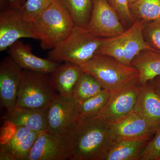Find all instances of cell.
<instances>
[{
	"instance_id": "cell-22",
	"label": "cell",
	"mask_w": 160,
	"mask_h": 160,
	"mask_svg": "<svg viewBox=\"0 0 160 160\" xmlns=\"http://www.w3.org/2000/svg\"><path fill=\"white\" fill-rule=\"evenodd\" d=\"M68 11L76 26L86 28L92 9V0H58Z\"/></svg>"
},
{
	"instance_id": "cell-1",
	"label": "cell",
	"mask_w": 160,
	"mask_h": 160,
	"mask_svg": "<svg viewBox=\"0 0 160 160\" xmlns=\"http://www.w3.org/2000/svg\"><path fill=\"white\" fill-rule=\"evenodd\" d=\"M66 137L70 160H105L114 145L108 123L98 116L77 119Z\"/></svg>"
},
{
	"instance_id": "cell-12",
	"label": "cell",
	"mask_w": 160,
	"mask_h": 160,
	"mask_svg": "<svg viewBox=\"0 0 160 160\" xmlns=\"http://www.w3.org/2000/svg\"><path fill=\"white\" fill-rule=\"evenodd\" d=\"M24 69L10 56L4 58L0 64V99L7 111L16 105L18 92Z\"/></svg>"
},
{
	"instance_id": "cell-5",
	"label": "cell",
	"mask_w": 160,
	"mask_h": 160,
	"mask_svg": "<svg viewBox=\"0 0 160 160\" xmlns=\"http://www.w3.org/2000/svg\"><path fill=\"white\" fill-rule=\"evenodd\" d=\"M144 24V21L136 19L122 34L114 37L103 38L97 54L111 57L124 65L131 66L132 61L142 50L157 51L145 39Z\"/></svg>"
},
{
	"instance_id": "cell-8",
	"label": "cell",
	"mask_w": 160,
	"mask_h": 160,
	"mask_svg": "<svg viewBox=\"0 0 160 160\" xmlns=\"http://www.w3.org/2000/svg\"><path fill=\"white\" fill-rule=\"evenodd\" d=\"M86 29L102 38L114 37L126 30L108 0H92L91 16Z\"/></svg>"
},
{
	"instance_id": "cell-19",
	"label": "cell",
	"mask_w": 160,
	"mask_h": 160,
	"mask_svg": "<svg viewBox=\"0 0 160 160\" xmlns=\"http://www.w3.org/2000/svg\"><path fill=\"white\" fill-rule=\"evenodd\" d=\"M131 66L138 72L139 82L144 86L160 76V52L143 50L132 61Z\"/></svg>"
},
{
	"instance_id": "cell-24",
	"label": "cell",
	"mask_w": 160,
	"mask_h": 160,
	"mask_svg": "<svg viewBox=\"0 0 160 160\" xmlns=\"http://www.w3.org/2000/svg\"><path fill=\"white\" fill-rule=\"evenodd\" d=\"M130 10L135 20L146 22L160 19V0H137L130 4Z\"/></svg>"
},
{
	"instance_id": "cell-18",
	"label": "cell",
	"mask_w": 160,
	"mask_h": 160,
	"mask_svg": "<svg viewBox=\"0 0 160 160\" xmlns=\"http://www.w3.org/2000/svg\"><path fill=\"white\" fill-rule=\"evenodd\" d=\"M83 72L79 65L65 62L50 73L49 78L56 91L63 97L71 99L75 85Z\"/></svg>"
},
{
	"instance_id": "cell-9",
	"label": "cell",
	"mask_w": 160,
	"mask_h": 160,
	"mask_svg": "<svg viewBox=\"0 0 160 160\" xmlns=\"http://www.w3.org/2000/svg\"><path fill=\"white\" fill-rule=\"evenodd\" d=\"M143 86L138 78L111 92L107 103L98 116L109 123L133 111Z\"/></svg>"
},
{
	"instance_id": "cell-2",
	"label": "cell",
	"mask_w": 160,
	"mask_h": 160,
	"mask_svg": "<svg viewBox=\"0 0 160 160\" xmlns=\"http://www.w3.org/2000/svg\"><path fill=\"white\" fill-rule=\"evenodd\" d=\"M32 23L41 47L49 50L64 41L76 26L69 12L58 0H54Z\"/></svg>"
},
{
	"instance_id": "cell-3",
	"label": "cell",
	"mask_w": 160,
	"mask_h": 160,
	"mask_svg": "<svg viewBox=\"0 0 160 160\" xmlns=\"http://www.w3.org/2000/svg\"><path fill=\"white\" fill-rule=\"evenodd\" d=\"M83 71L93 77L103 89L116 91L138 78L139 72L131 66H126L114 58L96 54L80 66Z\"/></svg>"
},
{
	"instance_id": "cell-30",
	"label": "cell",
	"mask_w": 160,
	"mask_h": 160,
	"mask_svg": "<svg viewBox=\"0 0 160 160\" xmlns=\"http://www.w3.org/2000/svg\"><path fill=\"white\" fill-rule=\"evenodd\" d=\"M150 82L154 87L156 91L160 96V76L155 78L153 80L150 81Z\"/></svg>"
},
{
	"instance_id": "cell-25",
	"label": "cell",
	"mask_w": 160,
	"mask_h": 160,
	"mask_svg": "<svg viewBox=\"0 0 160 160\" xmlns=\"http://www.w3.org/2000/svg\"><path fill=\"white\" fill-rule=\"evenodd\" d=\"M54 0H26L21 8L24 18L32 22Z\"/></svg>"
},
{
	"instance_id": "cell-29",
	"label": "cell",
	"mask_w": 160,
	"mask_h": 160,
	"mask_svg": "<svg viewBox=\"0 0 160 160\" xmlns=\"http://www.w3.org/2000/svg\"><path fill=\"white\" fill-rule=\"evenodd\" d=\"M26 0H1L2 4H7L12 7L21 8L26 2Z\"/></svg>"
},
{
	"instance_id": "cell-16",
	"label": "cell",
	"mask_w": 160,
	"mask_h": 160,
	"mask_svg": "<svg viewBox=\"0 0 160 160\" xmlns=\"http://www.w3.org/2000/svg\"><path fill=\"white\" fill-rule=\"evenodd\" d=\"M42 132L34 131L24 126H15L14 132L1 148L6 150L15 160H27L35 142Z\"/></svg>"
},
{
	"instance_id": "cell-15",
	"label": "cell",
	"mask_w": 160,
	"mask_h": 160,
	"mask_svg": "<svg viewBox=\"0 0 160 160\" xmlns=\"http://www.w3.org/2000/svg\"><path fill=\"white\" fill-rule=\"evenodd\" d=\"M133 111L142 117L157 131L160 128V96L151 82L143 86Z\"/></svg>"
},
{
	"instance_id": "cell-23",
	"label": "cell",
	"mask_w": 160,
	"mask_h": 160,
	"mask_svg": "<svg viewBox=\"0 0 160 160\" xmlns=\"http://www.w3.org/2000/svg\"><path fill=\"white\" fill-rule=\"evenodd\" d=\"M110 94L111 92L103 89L94 96L75 104L77 119L97 116L106 105Z\"/></svg>"
},
{
	"instance_id": "cell-20",
	"label": "cell",
	"mask_w": 160,
	"mask_h": 160,
	"mask_svg": "<svg viewBox=\"0 0 160 160\" xmlns=\"http://www.w3.org/2000/svg\"><path fill=\"white\" fill-rule=\"evenodd\" d=\"M150 140L137 139L115 143L105 160H140L141 155Z\"/></svg>"
},
{
	"instance_id": "cell-28",
	"label": "cell",
	"mask_w": 160,
	"mask_h": 160,
	"mask_svg": "<svg viewBox=\"0 0 160 160\" xmlns=\"http://www.w3.org/2000/svg\"><path fill=\"white\" fill-rule=\"evenodd\" d=\"M140 160H160V128L146 145Z\"/></svg>"
},
{
	"instance_id": "cell-26",
	"label": "cell",
	"mask_w": 160,
	"mask_h": 160,
	"mask_svg": "<svg viewBox=\"0 0 160 160\" xmlns=\"http://www.w3.org/2000/svg\"><path fill=\"white\" fill-rule=\"evenodd\" d=\"M143 35L148 44L160 52V19L145 22Z\"/></svg>"
},
{
	"instance_id": "cell-10",
	"label": "cell",
	"mask_w": 160,
	"mask_h": 160,
	"mask_svg": "<svg viewBox=\"0 0 160 160\" xmlns=\"http://www.w3.org/2000/svg\"><path fill=\"white\" fill-rule=\"evenodd\" d=\"M108 124L109 137L114 144L127 140H151L157 132L146 120L133 111Z\"/></svg>"
},
{
	"instance_id": "cell-27",
	"label": "cell",
	"mask_w": 160,
	"mask_h": 160,
	"mask_svg": "<svg viewBox=\"0 0 160 160\" xmlns=\"http://www.w3.org/2000/svg\"><path fill=\"white\" fill-rule=\"evenodd\" d=\"M109 4L117 12L124 26L130 27L135 20L130 10L129 0H108Z\"/></svg>"
},
{
	"instance_id": "cell-6",
	"label": "cell",
	"mask_w": 160,
	"mask_h": 160,
	"mask_svg": "<svg viewBox=\"0 0 160 160\" xmlns=\"http://www.w3.org/2000/svg\"><path fill=\"white\" fill-rule=\"evenodd\" d=\"M47 74L24 69L16 106L46 109L58 94Z\"/></svg>"
},
{
	"instance_id": "cell-14",
	"label": "cell",
	"mask_w": 160,
	"mask_h": 160,
	"mask_svg": "<svg viewBox=\"0 0 160 160\" xmlns=\"http://www.w3.org/2000/svg\"><path fill=\"white\" fill-rule=\"evenodd\" d=\"M9 56L15 62L25 70L50 74L59 66L58 62L44 59L35 55L32 52V47L20 40L8 48Z\"/></svg>"
},
{
	"instance_id": "cell-17",
	"label": "cell",
	"mask_w": 160,
	"mask_h": 160,
	"mask_svg": "<svg viewBox=\"0 0 160 160\" xmlns=\"http://www.w3.org/2000/svg\"><path fill=\"white\" fill-rule=\"evenodd\" d=\"M48 108L34 109L15 106L7 111L5 119L14 126H24L34 131H47Z\"/></svg>"
},
{
	"instance_id": "cell-11",
	"label": "cell",
	"mask_w": 160,
	"mask_h": 160,
	"mask_svg": "<svg viewBox=\"0 0 160 160\" xmlns=\"http://www.w3.org/2000/svg\"><path fill=\"white\" fill-rule=\"evenodd\" d=\"M69 155L66 136L45 131L37 139L27 160H65Z\"/></svg>"
},
{
	"instance_id": "cell-13",
	"label": "cell",
	"mask_w": 160,
	"mask_h": 160,
	"mask_svg": "<svg viewBox=\"0 0 160 160\" xmlns=\"http://www.w3.org/2000/svg\"><path fill=\"white\" fill-rule=\"evenodd\" d=\"M47 131L66 136L77 120L75 103L58 94L47 110Z\"/></svg>"
},
{
	"instance_id": "cell-21",
	"label": "cell",
	"mask_w": 160,
	"mask_h": 160,
	"mask_svg": "<svg viewBox=\"0 0 160 160\" xmlns=\"http://www.w3.org/2000/svg\"><path fill=\"white\" fill-rule=\"evenodd\" d=\"M102 89L97 80L84 72L75 85L71 99L75 104L81 102L98 94Z\"/></svg>"
},
{
	"instance_id": "cell-31",
	"label": "cell",
	"mask_w": 160,
	"mask_h": 160,
	"mask_svg": "<svg viewBox=\"0 0 160 160\" xmlns=\"http://www.w3.org/2000/svg\"><path fill=\"white\" fill-rule=\"evenodd\" d=\"M137 1V0H129V4H131L132 3L134 2H135Z\"/></svg>"
},
{
	"instance_id": "cell-4",
	"label": "cell",
	"mask_w": 160,
	"mask_h": 160,
	"mask_svg": "<svg viewBox=\"0 0 160 160\" xmlns=\"http://www.w3.org/2000/svg\"><path fill=\"white\" fill-rule=\"evenodd\" d=\"M102 39L86 28L76 26L64 41L49 52L48 58L80 66L96 55Z\"/></svg>"
},
{
	"instance_id": "cell-7",
	"label": "cell",
	"mask_w": 160,
	"mask_h": 160,
	"mask_svg": "<svg viewBox=\"0 0 160 160\" xmlns=\"http://www.w3.org/2000/svg\"><path fill=\"white\" fill-rule=\"evenodd\" d=\"M0 51L3 52L22 38L38 40L32 22L26 20L22 9L1 3Z\"/></svg>"
}]
</instances>
